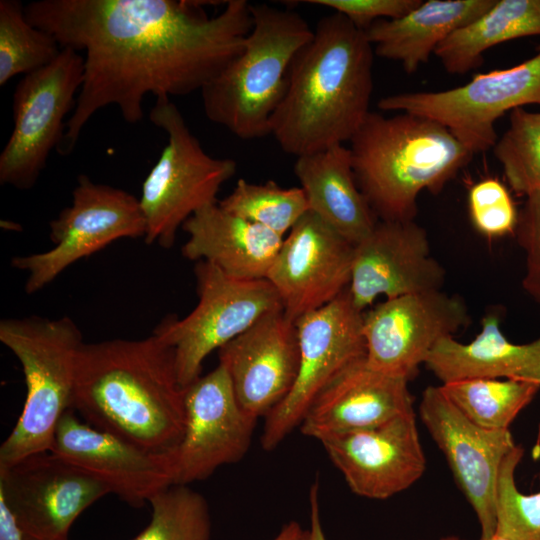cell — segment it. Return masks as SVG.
I'll return each mask as SVG.
<instances>
[{
  "mask_svg": "<svg viewBox=\"0 0 540 540\" xmlns=\"http://www.w3.org/2000/svg\"><path fill=\"white\" fill-rule=\"evenodd\" d=\"M469 322L465 301L442 290L386 299L363 312L365 362L373 370L409 381L441 339Z\"/></svg>",
  "mask_w": 540,
  "mask_h": 540,
  "instance_id": "obj_13",
  "label": "cell"
},
{
  "mask_svg": "<svg viewBox=\"0 0 540 540\" xmlns=\"http://www.w3.org/2000/svg\"><path fill=\"white\" fill-rule=\"evenodd\" d=\"M523 449L515 445L499 469L495 491V534L509 540H540V491L524 494L515 482Z\"/></svg>",
  "mask_w": 540,
  "mask_h": 540,
  "instance_id": "obj_33",
  "label": "cell"
},
{
  "mask_svg": "<svg viewBox=\"0 0 540 540\" xmlns=\"http://www.w3.org/2000/svg\"><path fill=\"white\" fill-rule=\"evenodd\" d=\"M149 118L166 132L168 142L142 184L144 240L170 248L192 215L218 203L217 194L235 175L237 163L206 153L171 98H157Z\"/></svg>",
  "mask_w": 540,
  "mask_h": 540,
  "instance_id": "obj_7",
  "label": "cell"
},
{
  "mask_svg": "<svg viewBox=\"0 0 540 540\" xmlns=\"http://www.w3.org/2000/svg\"><path fill=\"white\" fill-rule=\"evenodd\" d=\"M319 441L358 496L389 498L408 489L426 469L414 410L378 426L330 434Z\"/></svg>",
  "mask_w": 540,
  "mask_h": 540,
  "instance_id": "obj_18",
  "label": "cell"
},
{
  "mask_svg": "<svg viewBox=\"0 0 540 540\" xmlns=\"http://www.w3.org/2000/svg\"><path fill=\"white\" fill-rule=\"evenodd\" d=\"M348 288L329 304L295 321L298 373L288 395L265 417L261 436L265 450L277 447L301 424L316 397L329 383L365 359L363 312L353 304Z\"/></svg>",
  "mask_w": 540,
  "mask_h": 540,
  "instance_id": "obj_12",
  "label": "cell"
},
{
  "mask_svg": "<svg viewBox=\"0 0 540 540\" xmlns=\"http://www.w3.org/2000/svg\"><path fill=\"white\" fill-rule=\"evenodd\" d=\"M307 530L296 522L291 521L286 524L280 531V533L274 538V540H306Z\"/></svg>",
  "mask_w": 540,
  "mask_h": 540,
  "instance_id": "obj_39",
  "label": "cell"
},
{
  "mask_svg": "<svg viewBox=\"0 0 540 540\" xmlns=\"http://www.w3.org/2000/svg\"><path fill=\"white\" fill-rule=\"evenodd\" d=\"M539 35L540 0H495L484 13L445 38L434 55L448 73L465 74L482 64L490 48Z\"/></svg>",
  "mask_w": 540,
  "mask_h": 540,
  "instance_id": "obj_27",
  "label": "cell"
},
{
  "mask_svg": "<svg viewBox=\"0 0 540 540\" xmlns=\"http://www.w3.org/2000/svg\"><path fill=\"white\" fill-rule=\"evenodd\" d=\"M440 386L467 419L495 431L509 430L540 389L539 384L530 381L495 378L466 379Z\"/></svg>",
  "mask_w": 540,
  "mask_h": 540,
  "instance_id": "obj_28",
  "label": "cell"
},
{
  "mask_svg": "<svg viewBox=\"0 0 540 540\" xmlns=\"http://www.w3.org/2000/svg\"><path fill=\"white\" fill-rule=\"evenodd\" d=\"M0 540H25L17 518L0 494Z\"/></svg>",
  "mask_w": 540,
  "mask_h": 540,
  "instance_id": "obj_38",
  "label": "cell"
},
{
  "mask_svg": "<svg viewBox=\"0 0 540 540\" xmlns=\"http://www.w3.org/2000/svg\"><path fill=\"white\" fill-rule=\"evenodd\" d=\"M471 222L487 238H500L515 231L518 211L507 187L496 178L474 184L468 195Z\"/></svg>",
  "mask_w": 540,
  "mask_h": 540,
  "instance_id": "obj_34",
  "label": "cell"
},
{
  "mask_svg": "<svg viewBox=\"0 0 540 540\" xmlns=\"http://www.w3.org/2000/svg\"><path fill=\"white\" fill-rule=\"evenodd\" d=\"M251 15L243 50L201 90L206 117L242 140L271 134L289 67L313 36L305 18L291 9L251 4Z\"/></svg>",
  "mask_w": 540,
  "mask_h": 540,
  "instance_id": "obj_5",
  "label": "cell"
},
{
  "mask_svg": "<svg viewBox=\"0 0 540 540\" xmlns=\"http://www.w3.org/2000/svg\"><path fill=\"white\" fill-rule=\"evenodd\" d=\"M525 197L514 232L525 254L522 287L540 305V190Z\"/></svg>",
  "mask_w": 540,
  "mask_h": 540,
  "instance_id": "obj_35",
  "label": "cell"
},
{
  "mask_svg": "<svg viewBox=\"0 0 540 540\" xmlns=\"http://www.w3.org/2000/svg\"><path fill=\"white\" fill-rule=\"evenodd\" d=\"M0 341L20 362L26 383L22 412L0 446L4 467L50 451L58 422L71 409L77 359L85 342L67 316L2 319Z\"/></svg>",
  "mask_w": 540,
  "mask_h": 540,
  "instance_id": "obj_6",
  "label": "cell"
},
{
  "mask_svg": "<svg viewBox=\"0 0 540 540\" xmlns=\"http://www.w3.org/2000/svg\"><path fill=\"white\" fill-rule=\"evenodd\" d=\"M424 364L442 384L495 378L540 385V337L529 343H513L501 331L498 316L488 314L471 342L445 337L430 351Z\"/></svg>",
  "mask_w": 540,
  "mask_h": 540,
  "instance_id": "obj_25",
  "label": "cell"
},
{
  "mask_svg": "<svg viewBox=\"0 0 540 540\" xmlns=\"http://www.w3.org/2000/svg\"><path fill=\"white\" fill-rule=\"evenodd\" d=\"M185 427L170 454L174 485L208 478L246 454L256 425L240 407L222 364L185 388Z\"/></svg>",
  "mask_w": 540,
  "mask_h": 540,
  "instance_id": "obj_15",
  "label": "cell"
},
{
  "mask_svg": "<svg viewBox=\"0 0 540 540\" xmlns=\"http://www.w3.org/2000/svg\"><path fill=\"white\" fill-rule=\"evenodd\" d=\"M294 173L309 210L323 222L353 245L370 234L378 219L357 184L349 147L297 157Z\"/></svg>",
  "mask_w": 540,
  "mask_h": 540,
  "instance_id": "obj_24",
  "label": "cell"
},
{
  "mask_svg": "<svg viewBox=\"0 0 540 540\" xmlns=\"http://www.w3.org/2000/svg\"><path fill=\"white\" fill-rule=\"evenodd\" d=\"M495 0L421 1L407 14L374 22L366 31L378 57L401 64L412 74L427 63L437 46L457 29L470 23Z\"/></svg>",
  "mask_w": 540,
  "mask_h": 540,
  "instance_id": "obj_26",
  "label": "cell"
},
{
  "mask_svg": "<svg viewBox=\"0 0 540 540\" xmlns=\"http://www.w3.org/2000/svg\"><path fill=\"white\" fill-rule=\"evenodd\" d=\"M214 1L39 0L27 20L61 48L84 51L83 82L57 152L75 148L100 109L116 105L136 124L147 94L157 98L202 90L243 50L252 28L251 3L230 0L216 16Z\"/></svg>",
  "mask_w": 540,
  "mask_h": 540,
  "instance_id": "obj_1",
  "label": "cell"
},
{
  "mask_svg": "<svg viewBox=\"0 0 540 540\" xmlns=\"http://www.w3.org/2000/svg\"><path fill=\"white\" fill-rule=\"evenodd\" d=\"M198 303L184 318L166 317L154 333L174 350L179 383L186 388L201 376L202 364L264 315L283 309L267 279L230 277L215 266L196 262Z\"/></svg>",
  "mask_w": 540,
  "mask_h": 540,
  "instance_id": "obj_8",
  "label": "cell"
},
{
  "mask_svg": "<svg viewBox=\"0 0 540 540\" xmlns=\"http://www.w3.org/2000/svg\"><path fill=\"white\" fill-rule=\"evenodd\" d=\"M408 382L371 369L365 359L357 362L316 397L300 430L319 441L330 434L386 423L413 410Z\"/></svg>",
  "mask_w": 540,
  "mask_h": 540,
  "instance_id": "obj_22",
  "label": "cell"
},
{
  "mask_svg": "<svg viewBox=\"0 0 540 540\" xmlns=\"http://www.w3.org/2000/svg\"><path fill=\"white\" fill-rule=\"evenodd\" d=\"M422 0H306L305 3L324 6L346 17L357 28L366 31L374 22L399 18Z\"/></svg>",
  "mask_w": 540,
  "mask_h": 540,
  "instance_id": "obj_36",
  "label": "cell"
},
{
  "mask_svg": "<svg viewBox=\"0 0 540 540\" xmlns=\"http://www.w3.org/2000/svg\"><path fill=\"white\" fill-rule=\"evenodd\" d=\"M419 415L477 516L480 540L492 537L496 530L499 469L516 445L510 430H486L475 425L448 399L441 386H429L423 391Z\"/></svg>",
  "mask_w": 540,
  "mask_h": 540,
  "instance_id": "obj_16",
  "label": "cell"
},
{
  "mask_svg": "<svg viewBox=\"0 0 540 540\" xmlns=\"http://www.w3.org/2000/svg\"><path fill=\"white\" fill-rule=\"evenodd\" d=\"M152 517L134 540H209L208 504L188 485H172L151 500Z\"/></svg>",
  "mask_w": 540,
  "mask_h": 540,
  "instance_id": "obj_32",
  "label": "cell"
},
{
  "mask_svg": "<svg viewBox=\"0 0 540 540\" xmlns=\"http://www.w3.org/2000/svg\"><path fill=\"white\" fill-rule=\"evenodd\" d=\"M184 393L173 348L153 332L142 339L84 343L71 409L94 428L171 454L184 432Z\"/></svg>",
  "mask_w": 540,
  "mask_h": 540,
  "instance_id": "obj_2",
  "label": "cell"
},
{
  "mask_svg": "<svg viewBox=\"0 0 540 540\" xmlns=\"http://www.w3.org/2000/svg\"><path fill=\"white\" fill-rule=\"evenodd\" d=\"M84 57L61 49L49 65L18 82L12 98L13 129L0 154V183L31 189L65 133L83 82Z\"/></svg>",
  "mask_w": 540,
  "mask_h": 540,
  "instance_id": "obj_10",
  "label": "cell"
},
{
  "mask_svg": "<svg viewBox=\"0 0 540 540\" xmlns=\"http://www.w3.org/2000/svg\"><path fill=\"white\" fill-rule=\"evenodd\" d=\"M349 149L357 184L381 221L414 220L419 194L439 193L474 155L444 125L407 112H370Z\"/></svg>",
  "mask_w": 540,
  "mask_h": 540,
  "instance_id": "obj_4",
  "label": "cell"
},
{
  "mask_svg": "<svg viewBox=\"0 0 540 540\" xmlns=\"http://www.w3.org/2000/svg\"><path fill=\"white\" fill-rule=\"evenodd\" d=\"M110 493L105 483L50 451L0 467V494L25 540H69L79 515Z\"/></svg>",
  "mask_w": 540,
  "mask_h": 540,
  "instance_id": "obj_14",
  "label": "cell"
},
{
  "mask_svg": "<svg viewBox=\"0 0 540 540\" xmlns=\"http://www.w3.org/2000/svg\"><path fill=\"white\" fill-rule=\"evenodd\" d=\"M383 111L407 112L447 127L473 154L492 149L495 123L526 105L540 106V45L536 54L505 69L476 74L442 91L401 92L378 101Z\"/></svg>",
  "mask_w": 540,
  "mask_h": 540,
  "instance_id": "obj_9",
  "label": "cell"
},
{
  "mask_svg": "<svg viewBox=\"0 0 540 540\" xmlns=\"http://www.w3.org/2000/svg\"><path fill=\"white\" fill-rule=\"evenodd\" d=\"M354 253L355 245L308 211L284 237L266 279L296 321L349 287Z\"/></svg>",
  "mask_w": 540,
  "mask_h": 540,
  "instance_id": "obj_17",
  "label": "cell"
},
{
  "mask_svg": "<svg viewBox=\"0 0 540 540\" xmlns=\"http://www.w3.org/2000/svg\"><path fill=\"white\" fill-rule=\"evenodd\" d=\"M24 6L17 0L0 1V86L49 65L62 49L52 35L27 20Z\"/></svg>",
  "mask_w": 540,
  "mask_h": 540,
  "instance_id": "obj_29",
  "label": "cell"
},
{
  "mask_svg": "<svg viewBox=\"0 0 540 540\" xmlns=\"http://www.w3.org/2000/svg\"><path fill=\"white\" fill-rule=\"evenodd\" d=\"M218 204L283 238L310 211L301 187L285 188L272 180L255 184L240 178L232 192Z\"/></svg>",
  "mask_w": 540,
  "mask_h": 540,
  "instance_id": "obj_30",
  "label": "cell"
},
{
  "mask_svg": "<svg viewBox=\"0 0 540 540\" xmlns=\"http://www.w3.org/2000/svg\"><path fill=\"white\" fill-rule=\"evenodd\" d=\"M182 228L188 235L181 249L186 259L243 280L266 279L284 239L218 203L197 211Z\"/></svg>",
  "mask_w": 540,
  "mask_h": 540,
  "instance_id": "obj_23",
  "label": "cell"
},
{
  "mask_svg": "<svg viewBox=\"0 0 540 540\" xmlns=\"http://www.w3.org/2000/svg\"><path fill=\"white\" fill-rule=\"evenodd\" d=\"M53 247L47 251L15 256L11 265L27 273L25 292L33 294L63 271L109 244L123 238H144L145 219L139 198L81 174L72 192V203L49 223Z\"/></svg>",
  "mask_w": 540,
  "mask_h": 540,
  "instance_id": "obj_11",
  "label": "cell"
},
{
  "mask_svg": "<svg viewBox=\"0 0 540 540\" xmlns=\"http://www.w3.org/2000/svg\"><path fill=\"white\" fill-rule=\"evenodd\" d=\"M374 49L365 31L333 12L295 55L271 134L296 158L350 142L371 112Z\"/></svg>",
  "mask_w": 540,
  "mask_h": 540,
  "instance_id": "obj_3",
  "label": "cell"
},
{
  "mask_svg": "<svg viewBox=\"0 0 540 540\" xmlns=\"http://www.w3.org/2000/svg\"><path fill=\"white\" fill-rule=\"evenodd\" d=\"M240 407L254 419L290 392L299 368L296 323L283 309L270 312L218 350Z\"/></svg>",
  "mask_w": 540,
  "mask_h": 540,
  "instance_id": "obj_21",
  "label": "cell"
},
{
  "mask_svg": "<svg viewBox=\"0 0 540 540\" xmlns=\"http://www.w3.org/2000/svg\"><path fill=\"white\" fill-rule=\"evenodd\" d=\"M446 272L430 251L425 229L414 220L381 221L355 245L349 293L361 312L386 299L441 290Z\"/></svg>",
  "mask_w": 540,
  "mask_h": 540,
  "instance_id": "obj_19",
  "label": "cell"
},
{
  "mask_svg": "<svg viewBox=\"0 0 540 540\" xmlns=\"http://www.w3.org/2000/svg\"><path fill=\"white\" fill-rule=\"evenodd\" d=\"M485 540H509L507 538H504L502 536H499L497 534H494L492 537L488 538V539H485Z\"/></svg>",
  "mask_w": 540,
  "mask_h": 540,
  "instance_id": "obj_40",
  "label": "cell"
},
{
  "mask_svg": "<svg viewBox=\"0 0 540 540\" xmlns=\"http://www.w3.org/2000/svg\"><path fill=\"white\" fill-rule=\"evenodd\" d=\"M310 503V528L307 530L306 540H326L324 535L319 510V484L318 480L311 486L309 492ZM438 540H463L457 536H446Z\"/></svg>",
  "mask_w": 540,
  "mask_h": 540,
  "instance_id": "obj_37",
  "label": "cell"
},
{
  "mask_svg": "<svg viewBox=\"0 0 540 540\" xmlns=\"http://www.w3.org/2000/svg\"><path fill=\"white\" fill-rule=\"evenodd\" d=\"M492 150L514 192L526 196L540 190V111H511Z\"/></svg>",
  "mask_w": 540,
  "mask_h": 540,
  "instance_id": "obj_31",
  "label": "cell"
},
{
  "mask_svg": "<svg viewBox=\"0 0 540 540\" xmlns=\"http://www.w3.org/2000/svg\"><path fill=\"white\" fill-rule=\"evenodd\" d=\"M50 452L107 485L111 493L141 507L174 485L170 454L141 449L81 421L68 409L55 430Z\"/></svg>",
  "mask_w": 540,
  "mask_h": 540,
  "instance_id": "obj_20",
  "label": "cell"
}]
</instances>
